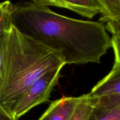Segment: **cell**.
I'll use <instances>...</instances> for the list:
<instances>
[{
  "label": "cell",
  "mask_w": 120,
  "mask_h": 120,
  "mask_svg": "<svg viewBox=\"0 0 120 120\" xmlns=\"http://www.w3.org/2000/svg\"><path fill=\"white\" fill-rule=\"evenodd\" d=\"M11 21L21 33L59 52L66 64L100 63L111 48L104 23L64 16L46 6L14 4Z\"/></svg>",
  "instance_id": "obj_1"
},
{
  "label": "cell",
  "mask_w": 120,
  "mask_h": 120,
  "mask_svg": "<svg viewBox=\"0 0 120 120\" xmlns=\"http://www.w3.org/2000/svg\"><path fill=\"white\" fill-rule=\"evenodd\" d=\"M65 65L59 52L22 34L12 25L7 38L0 105L11 113L16 102L35 81Z\"/></svg>",
  "instance_id": "obj_2"
},
{
  "label": "cell",
  "mask_w": 120,
  "mask_h": 120,
  "mask_svg": "<svg viewBox=\"0 0 120 120\" xmlns=\"http://www.w3.org/2000/svg\"><path fill=\"white\" fill-rule=\"evenodd\" d=\"M62 68L46 73L35 81L16 102L11 114L18 120L31 109L48 101L52 91L57 84Z\"/></svg>",
  "instance_id": "obj_3"
},
{
  "label": "cell",
  "mask_w": 120,
  "mask_h": 120,
  "mask_svg": "<svg viewBox=\"0 0 120 120\" xmlns=\"http://www.w3.org/2000/svg\"><path fill=\"white\" fill-rule=\"evenodd\" d=\"M41 5L64 8L87 18L91 19L100 14L101 8L94 0H32Z\"/></svg>",
  "instance_id": "obj_4"
},
{
  "label": "cell",
  "mask_w": 120,
  "mask_h": 120,
  "mask_svg": "<svg viewBox=\"0 0 120 120\" xmlns=\"http://www.w3.org/2000/svg\"><path fill=\"white\" fill-rule=\"evenodd\" d=\"M80 99L81 96H63L53 101L38 120H68Z\"/></svg>",
  "instance_id": "obj_5"
},
{
  "label": "cell",
  "mask_w": 120,
  "mask_h": 120,
  "mask_svg": "<svg viewBox=\"0 0 120 120\" xmlns=\"http://www.w3.org/2000/svg\"><path fill=\"white\" fill-rule=\"evenodd\" d=\"M117 94H120V69H112L88 93L94 99Z\"/></svg>",
  "instance_id": "obj_6"
},
{
  "label": "cell",
  "mask_w": 120,
  "mask_h": 120,
  "mask_svg": "<svg viewBox=\"0 0 120 120\" xmlns=\"http://www.w3.org/2000/svg\"><path fill=\"white\" fill-rule=\"evenodd\" d=\"M101 8L100 22L112 32L120 26V0H94Z\"/></svg>",
  "instance_id": "obj_7"
},
{
  "label": "cell",
  "mask_w": 120,
  "mask_h": 120,
  "mask_svg": "<svg viewBox=\"0 0 120 120\" xmlns=\"http://www.w3.org/2000/svg\"><path fill=\"white\" fill-rule=\"evenodd\" d=\"M91 98L88 94L81 96V99L68 120H88L93 111Z\"/></svg>",
  "instance_id": "obj_8"
},
{
  "label": "cell",
  "mask_w": 120,
  "mask_h": 120,
  "mask_svg": "<svg viewBox=\"0 0 120 120\" xmlns=\"http://www.w3.org/2000/svg\"><path fill=\"white\" fill-rule=\"evenodd\" d=\"M14 4L9 0L0 3V38L9 32L12 24L11 16Z\"/></svg>",
  "instance_id": "obj_9"
},
{
  "label": "cell",
  "mask_w": 120,
  "mask_h": 120,
  "mask_svg": "<svg viewBox=\"0 0 120 120\" xmlns=\"http://www.w3.org/2000/svg\"><path fill=\"white\" fill-rule=\"evenodd\" d=\"M91 100L94 109L110 110L120 107V94L112 95L96 99L91 98Z\"/></svg>",
  "instance_id": "obj_10"
},
{
  "label": "cell",
  "mask_w": 120,
  "mask_h": 120,
  "mask_svg": "<svg viewBox=\"0 0 120 120\" xmlns=\"http://www.w3.org/2000/svg\"><path fill=\"white\" fill-rule=\"evenodd\" d=\"M88 120H120V107L110 110L94 108Z\"/></svg>",
  "instance_id": "obj_11"
},
{
  "label": "cell",
  "mask_w": 120,
  "mask_h": 120,
  "mask_svg": "<svg viewBox=\"0 0 120 120\" xmlns=\"http://www.w3.org/2000/svg\"><path fill=\"white\" fill-rule=\"evenodd\" d=\"M111 34V48L113 49L114 54V63L112 69H120V26Z\"/></svg>",
  "instance_id": "obj_12"
},
{
  "label": "cell",
  "mask_w": 120,
  "mask_h": 120,
  "mask_svg": "<svg viewBox=\"0 0 120 120\" xmlns=\"http://www.w3.org/2000/svg\"><path fill=\"white\" fill-rule=\"evenodd\" d=\"M8 34V33H7L0 38V91L2 89L4 79L5 61Z\"/></svg>",
  "instance_id": "obj_13"
},
{
  "label": "cell",
  "mask_w": 120,
  "mask_h": 120,
  "mask_svg": "<svg viewBox=\"0 0 120 120\" xmlns=\"http://www.w3.org/2000/svg\"><path fill=\"white\" fill-rule=\"evenodd\" d=\"M0 120H18L9 112L0 105Z\"/></svg>",
  "instance_id": "obj_14"
}]
</instances>
